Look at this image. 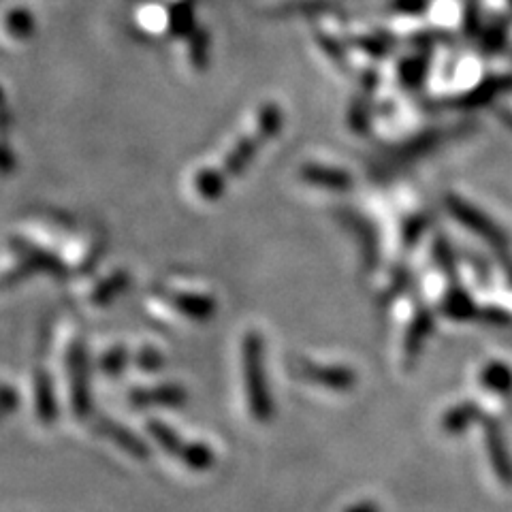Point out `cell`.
I'll return each instance as SVG.
<instances>
[{
  "mask_svg": "<svg viewBox=\"0 0 512 512\" xmlns=\"http://www.w3.org/2000/svg\"><path fill=\"white\" fill-rule=\"evenodd\" d=\"M15 252H18V274H15V278L22 280L24 276H30V274H39V271H43V274H50V276H60L64 267L60 265V261H56L52 254H47L45 250L37 248V246H28V244H22L18 242L15 244Z\"/></svg>",
  "mask_w": 512,
  "mask_h": 512,
  "instance_id": "cell-1",
  "label": "cell"
},
{
  "mask_svg": "<svg viewBox=\"0 0 512 512\" xmlns=\"http://www.w3.org/2000/svg\"><path fill=\"white\" fill-rule=\"evenodd\" d=\"M261 137L259 135H246L244 139H239L235 146L229 150L227 158H224L222 171L227 178H235V175H242L246 171V167L252 163V158L259 152L261 146Z\"/></svg>",
  "mask_w": 512,
  "mask_h": 512,
  "instance_id": "cell-2",
  "label": "cell"
},
{
  "mask_svg": "<svg viewBox=\"0 0 512 512\" xmlns=\"http://www.w3.org/2000/svg\"><path fill=\"white\" fill-rule=\"evenodd\" d=\"M173 306L188 318L207 320L216 312V303L212 297L199 295V293H180L173 295Z\"/></svg>",
  "mask_w": 512,
  "mask_h": 512,
  "instance_id": "cell-3",
  "label": "cell"
},
{
  "mask_svg": "<svg viewBox=\"0 0 512 512\" xmlns=\"http://www.w3.org/2000/svg\"><path fill=\"white\" fill-rule=\"evenodd\" d=\"M192 186H195V192L203 201H216L224 192V186H227V175L216 169H201L195 175Z\"/></svg>",
  "mask_w": 512,
  "mask_h": 512,
  "instance_id": "cell-4",
  "label": "cell"
},
{
  "mask_svg": "<svg viewBox=\"0 0 512 512\" xmlns=\"http://www.w3.org/2000/svg\"><path fill=\"white\" fill-rule=\"evenodd\" d=\"M35 28H37L35 18H32V15L26 9H13V11L7 13L5 30L9 32L13 39H18V41L30 39L32 32H35Z\"/></svg>",
  "mask_w": 512,
  "mask_h": 512,
  "instance_id": "cell-5",
  "label": "cell"
},
{
  "mask_svg": "<svg viewBox=\"0 0 512 512\" xmlns=\"http://www.w3.org/2000/svg\"><path fill=\"white\" fill-rule=\"evenodd\" d=\"M282 128V111L278 105H265L259 111V120H256V135L263 141L276 137Z\"/></svg>",
  "mask_w": 512,
  "mask_h": 512,
  "instance_id": "cell-6",
  "label": "cell"
},
{
  "mask_svg": "<svg viewBox=\"0 0 512 512\" xmlns=\"http://www.w3.org/2000/svg\"><path fill=\"white\" fill-rule=\"evenodd\" d=\"M126 284H128V276L124 274V271H116L114 276H109L107 280H103L99 286L94 288L90 301L96 303V306H99V303H107L116 295H120L126 288Z\"/></svg>",
  "mask_w": 512,
  "mask_h": 512,
  "instance_id": "cell-7",
  "label": "cell"
},
{
  "mask_svg": "<svg viewBox=\"0 0 512 512\" xmlns=\"http://www.w3.org/2000/svg\"><path fill=\"white\" fill-rule=\"evenodd\" d=\"M190 52H188V62L192 64V69L203 71V67L207 64V45H210V39H207V32L195 30L190 32Z\"/></svg>",
  "mask_w": 512,
  "mask_h": 512,
  "instance_id": "cell-8",
  "label": "cell"
},
{
  "mask_svg": "<svg viewBox=\"0 0 512 512\" xmlns=\"http://www.w3.org/2000/svg\"><path fill=\"white\" fill-rule=\"evenodd\" d=\"M301 178L306 180V182H310V184H335V186L344 184L342 175L331 173L329 169H323V167H314V165L303 167Z\"/></svg>",
  "mask_w": 512,
  "mask_h": 512,
  "instance_id": "cell-9",
  "label": "cell"
}]
</instances>
